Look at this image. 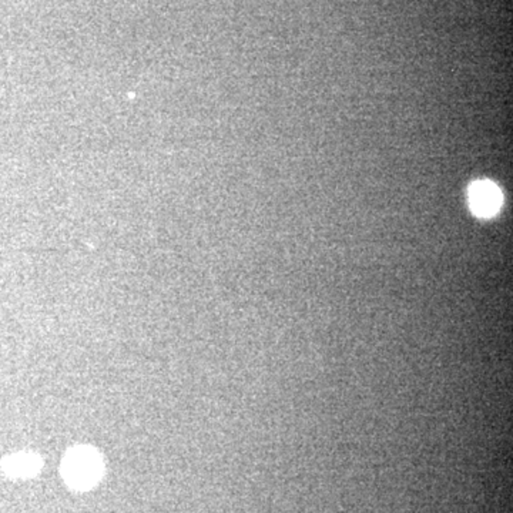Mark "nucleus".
I'll return each mask as SVG.
<instances>
[{
    "instance_id": "nucleus-1",
    "label": "nucleus",
    "mask_w": 513,
    "mask_h": 513,
    "mask_svg": "<svg viewBox=\"0 0 513 513\" xmlns=\"http://www.w3.org/2000/svg\"><path fill=\"white\" fill-rule=\"evenodd\" d=\"M103 463L91 448H74L63 461V476L76 489H88L101 476Z\"/></svg>"
},
{
    "instance_id": "nucleus-2",
    "label": "nucleus",
    "mask_w": 513,
    "mask_h": 513,
    "mask_svg": "<svg viewBox=\"0 0 513 513\" xmlns=\"http://www.w3.org/2000/svg\"><path fill=\"white\" fill-rule=\"evenodd\" d=\"M472 212L482 219L493 217L502 205L503 197L497 185L488 180H479L471 184L468 191Z\"/></svg>"
},
{
    "instance_id": "nucleus-3",
    "label": "nucleus",
    "mask_w": 513,
    "mask_h": 513,
    "mask_svg": "<svg viewBox=\"0 0 513 513\" xmlns=\"http://www.w3.org/2000/svg\"><path fill=\"white\" fill-rule=\"evenodd\" d=\"M40 468V461L35 455H15L5 463L8 473L13 476H30L36 473Z\"/></svg>"
}]
</instances>
